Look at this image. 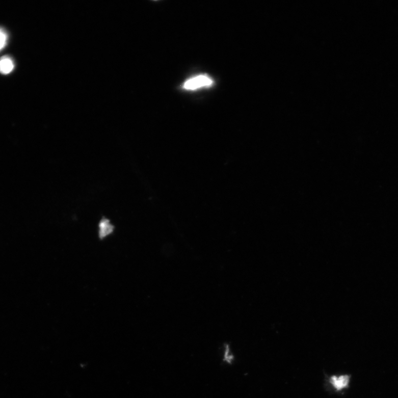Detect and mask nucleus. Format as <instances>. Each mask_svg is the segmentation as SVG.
<instances>
[{"mask_svg":"<svg viewBox=\"0 0 398 398\" xmlns=\"http://www.w3.org/2000/svg\"><path fill=\"white\" fill-rule=\"evenodd\" d=\"M213 82L210 77L206 75H199L187 81L183 88L187 90H195L202 87L211 86Z\"/></svg>","mask_w":398,"mask_h":398,"instance_id":"nucleus-1","label":"nucleus"},{"mask_svg":"<svg viewBox=\"0 0 398 398\" xmlns=\"http://www.w3.org/2000/svg\"><path fill=\"white\" fill-rule=\"evenodd\" d=\"M99 238L100 240H103L114 232L115 227L109 219L102 218L99 224Z\"/></svg>","mask_w":398,"mask_h":398,"instance_id":"nucleus-2","label":"nucleus"},{"mask_svg":"<svg viewBox=\"0 0 398 398\" xmlns=\"http://www.w3.org/2000/svg\"><path fill=\"white\" fill-rule=\"evenodd\" d=\"M14 69V63L9 57H4L0 60V73L8 74Z\"/></svg>","mask_w":398,"mask_h":398,"instance_id":"nucleus-3","label":"nucleus"},{"mask_svg":"<svg viewBox=\"0 0 398 398\" xmlns=\"http://www.w3.org/2000/svg\"><path fill=\"white\" fill-rule=\"evenodd\" d=\"M331 382L333 386L337 390H341L348 386L350 382V377L348 376L333 377L331 378Z\"/></svg>","mask_w":398,"mask_h":398,"instance_id":"nucleus-4","label":"nucleus"},{"mask_svg":"<svg viewBox=\"0 0 398 398\" xmlns=\"http://www.w3.org/2000/svg\"><path fill=\"white\" fill-rule=\"evenodd\" d=\"M233 360V355L231 353L229 347H228L227 345L225 346L224 360L227 363L230 364L232 362Z\"/></svg>","mask_w":398,"mask_h":398,"instance_id":"nucleus-5","label":"nucleus"},{"mask_svg":"<svg viewBox=\"0 0 398 398\" xmlns=\"http://www.w3.org/2000/svg\"><path fill=\"white\" fill-rule=\"evenodd\" d=\"M8 41V35L6 33L0 29V50L3 49Z\"/></svg>","mask_w":398,"mask_h":398,"instance_id":"nucleus-6","label":"nucleus"}]
</instances>
